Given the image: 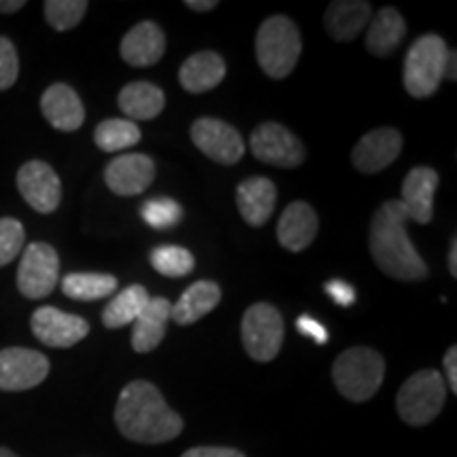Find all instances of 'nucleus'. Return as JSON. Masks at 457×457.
Returning <instances> with one entry per match:
<instances>
[{"label": "nucleus", "mask_w": 457, "mask_h": 457, "mask_svg": "<svg viewBox=\"0 0 457 457\" xmlns=\"http://www.w3.org/2000/svg\"><path fill=\"white\" fill-rule=\"evenodd\" d=\"M370 4L362 0H337L324 13V28L337 43H350L369 26Z\"/></svg>", "instance_id": "412c9836"}, {"label": "nucleus", "mask_w": 457, "mask_h": 457, "mask_svg": "<svg viewBox=\"0 0 457 457\" xmlns=\"http://www.w3.org/2000/svg\"><path fill=\"white\" fill-rule=\"evenodd\" d=\"M26 242V231L20 220L0 219V267L13 262Z\"/></svg>", "instance_id": "473e14b6"}, {"label": "nucleus", "mask_w": 457, "mask_h": 457, "mask_svg": "<svg viewBox=\"0 0 457 457\" xmlns=\"http://www.w3.org/2000/svg\"><path fill=\"white\" fill-rule=\"evenodd\" d=\"M324 290H327L330 299L341 307H350L356 303V290H353L347 282H343V279H330V282L324 286Z\"/></svg>", "instance_id": "f704fd0d"}, {"label": "nucleus", "mask_w": 457, "mask_h": 457, "mask_svg": "<svg viewBox=\"0 0 457 457\" xmlns=\"http://www.w3.org/2000/svg\"><path fill=\"white\" fill-rule=\"evenodd\" d=\"M386 362L379 352L370 347L345 350L333 364V379L343 398L352 403H367L384 384Z\"/></svg>", "instance_id": "20e7f679"}, {"label": "nucleus", "mask_w": 457, "mask_h": 457, "mask_svg": "<svg viewBox=\"0 0 457 457\" xmlns=\"http://www.w3.org/2000/svg\"><path fill=\"white\" fill-rule=\"evenodd\" d=\"M142 220L153 228H171L182 220V208L179 202L170 197H155L148 199L142 205Z\"/></svg>", "instance_id": "2f4dec72"}, {"label": "nucleus", "mask_w": 457, "mask_h": 457, "mask_svg": "<svg viewBox=\"0 0 457 457\" xmlns=\"http://www.w3.org/2000/svg\"><path fill=\"white\" fill-rule=\"evenodd\" d=\"M157 168L148 155H140V153H129V155H121L112 159L106 165L104 180L106 187L111 188L114 195L121 197H134L145 193L148 187L155 180Z\"/></svg>", "instance_id": "4468645a"}, {"label": "nucleus", "mask_w": 457, "mask_h": 457, "mask_svg": "<svg viewBox=\"0 0 457 457\" xmlns=\"http://www.w3.org/2000/svg\"><path fill=\"white\" fill-rule=\"evenodd\" d=\"M447 398V384L434 369L417 370L396 394V411L409 426H426L441 413Z\"/></svg>", "instance_id": "423d86ee"}, {"label": "nucleus", "mask_w": 457, "mask_h": 457, "mask_svg": "<svg viewBox=\"0 0 457 457\" xmlns=\"http://www.w3.org/2000/svg\"><path fill=\"white\" fill-rule=\"evenodd\" d=\"M455 64H457V54L453 49H451L449 55H447V64H445V79H449V81H455V79H457Z\"/></svg>", "instance_id": "ea45409f"}, {"label": "nucleus", "mask_w": 457, "mask_h": 457, "mask_svg": "<svg viewBox=\"0 0 457 457\" xmlns=\"http://www.w3.org/2000/svg\"><path fill=\"white\" fill-rule=\"evenodd\" d=\"M220 286L212 282V279H202V282L191 284L182 293L179 303L171 305L170 320H174L180 327H187V324H195L199 320L212 313L216 305L220 303Z\"/></svg>", "instance_id": "b1692460"}, {"label": "nucleus", "mask_w": 457, "mask_h": 457, "mask_svg": "<svg viewBox=\"0 0 457 457\" xmlns=\"http://www.w3.org/2000/svg\"><path fill=\"white\" fill-rule=\"evenodd\" d=\"M0 457H17L13 451H9V449H4V447H0Z\"/></svg>", "instance_id": "37998d69"}, {"label": "nucleus", "mask_w": 457, "mask_h": 457, "mask_svg": "<svg viewBox=\"0 0 457 457\" xmlns=\"http://www.w3.org/2000/svg\"><path fill=\"white\" fill-rule=\"evenodd\" d=\"M30 327L34 337L49 347H72L89 335L87 320L55 307H41L34 312Z\"/></svg>", "instance_id": "ddd939ff"}, {"label": "nucleus", "mask_w": 457, "mask_h": 457, "mask_svg": "<svg viewBox=\"0 0 457 457\" xmlns=\"http://www.w3.org/2000/svg\"><path fill=\"white\" fill-rule=\"evenodd\" d=\"M443 367H445V375H447L451 392L457 394V347L455 345L449 347V352L445 353Z\"/></svg>", "instance_id": "4c0bfd02"}, {"label": "nucleus", "mask_w": 457, "mask_h": 457, "mask_svg": "<svg viewBox=\"0 0 457 457\" xmlns=\"http://www.w3.org/2000/svg\"><path fill=\"white\" fill-rule=\"evenodd\" d=\"M165 94L148 81L128 83L119 91V108L129 121H151L162 114Z\"/></svg>", "instance_id": "393cba45"}, {"label": "nucleus", "mask_w": 457, "mask_h": 457, "mask_svg": "<svg viewBox=\"0 0 457 457\" xmlns=\"http://www.w3.org/2000/svg\"><path fill=\"white\" fill-rule=\"evenodd\" d=\"M117 290V278L108 273H68L62 279V293L74 301H98Z\"/></svg>", "instance_id": "cd10ccee"}, {"label": "nucleus", "mask_w": 457, "mask_h": 457, "mask_svg": "<svg viewBox=\"0 0 457 457\" xmlns=\"http://www.w3.org/2000/svg\"><path fill=\"white\" fill-rule=\"evenodd\" d=\"M449 47L436 34H426L411 45L404 57L403 81L409 96L415 100H426L436 94L445 79Z\"/></svg>", "instance_id": "39448f33"}, {"label": "nucleus", "mask_w": 457, "mask_h": 457, "mask_svg": "<svg viewBox=\"0 0 457 457\" xmlns=\"http://www.w3.org/2000/svg\"><path fill=\"white\" fill-rule=\"evenodd\" d=\"M182 457H245L242 451L228 447H193L182 453Z\"/></svg>", "instance_id": "e433bc0d"}, {"label": "nucleus", "mask_w": 457, "mask_h": 457, "mask_svg": "<svg viewBox=\"0 0 457 457\" xmlns=\"http://www.w3.org/2000/svg\"><path fill=\"white\" fill-rule=\"evenodd\" d=\"M185 7L191 11H199V13H205V11H212L219 7V3H216V0H187Z\"/></svg>", "instance_id": "58836bf2"}, {"label": "nucleus", "mask_w": 457, "mask_h": 457, "mask_svg": "<svg viewBox=\"0 0 457 457\" xmlns=\"http://www.w3.org/2000/svg\"><path fill=\"white\" fill-rule=\"evenodd\" d=\"M165 54V34L155 21H140L125 34L121 57L134 68L155 66Z\"/></svg>", "instance_id": "aec40b11"}, {"label": "nucleus", "mask_w": 457, "mask_h": 457, "mask_svg": "<svg viewBox=\"0 0 457 457\" xmlns=\"http://www.w3.org/2000/svg\"><path fill=\"white\" fill-rule=\"evenodd\" d=\"M148 301H151V296H148L145 286L131 284L108 303L104 313H102V324L106 328H123L128 324H134L136 318L145 312Z\"/></svg>", "instance_id": "bb28decb"}, {"label": "nucleus", "mask_w": 457, "mask_h": 457, "mask_svg": "<svg viewBox=\"0 0 457 457\" xmlns=\"http://www.w3.org/2000/svg\"><path fill=\"white\" fill-rule=\"evenodd\" d=\"M403 151V136L394 128H377L364 134L352 151L353 168L362 174H377L390 168Z\"/></svg>", "instance_id": "2eb2a0df"}, {"label": "nucleus", "mask_w": 457, "mask_h": 457, "mask_svg": "<svg viewBox=\"0 0 457 457\" xmlns=\"http://www.w3.org/2000/svg\"><path fill=\"white\" fill-rule=\"evenodd\" d=\"M236 202L239 214L250 227H262L270 222L273 210H276L278 188L270 179L253 176V179L239 182Z\"/></svg>", "instance_id": "f3484780"}, {"label": "nucleus", "mask_w": 457, "mask_h": 457, "mask_svg": "<svg viewBox=\"0 0 457 457\" xmlns=\"http://www.w3.org/2000/svg\"><path fill=\"white\" fill-rule=\"evenodd\" d=\"M278 242L290 253H303L318 236V214L305 202H295L284 210L278 222Z\"/></svg>", "instance_id": "a211bd4d"}, {"label": "nucleus", "mask_w": 457, "mask_h": 457, "mask_svg": "<svg viewBox=\"0 0 457 457\" xmlns=\"http://www.w3.org/2000/svg\"><path fill=\"white\" fill-rule=\"evenodd\" d=\"M43 117L51 128L60 131H77L85 121V108L81 98L71 85L55 83L45 91L41 98Z\"/></svg>", "instance_id": "6ab92c4d"}, {"label": "nucleus", "mask_w": 457, "mask_h": 457, "mask_svg": "<svg viewBox=\"0 0 457 457\" xmlns=\"http://www.w3.org/2000/svg\"><path fill=\"white\" fill-rule=\"evenodd\" d=\"M284 341V320L271 303H254L242 318V343L256 362H270Z\"/></svg>", "instance_id": "0eeeda50"}, {"label": "nucleus", "mask_w": 457, "mask_h": 457, "mask_svg": "<svg viewBox=\"0 0 457 457\" xmlns=\"http://www.w3.org/2000/svg\"><path fill=\"white\" fill-rule=\"evenodd\" d=\"M191 140L205 157L222 165H233L244 157L242 134L220 119L202 117L191 125Z\"/></svg>", "instance_id": "9d476101"}, {"label": "nucleus", "mask_w": 457, "mask_h": 457, "mask_svg": "<svg viewBox=\"0 0 457 457\" xmlns=\"http://www.w3.org/2000/svg\"><path fill=\"white\" fill-rule=\"evenodd\" d=\"M49 375V360L41 352L9 347L0 352V390L24 392L41 386Z\"/></svg>", "instance_id": "9b49d317"}, {"label": "nucleus", "mask_w": 457, "mask_h": 457, "mask_svg": "<svg viewBox=\"0 0 457 457\" xmlns=\"http://www.w3.org/2000/svg\"><path fill=\"white\" fill-rule=\"evenodd\" d=\"M301 55V34L290 17L273 15L256 32V62L271 79H286Z\"/></svg>", "instance_id": "7ed1b4c3"}, {"label": "nucleus", "mask_w": 457, "mask_h": 457, "mask_svg": "<svg viewBox=\"0 0 457 457\" xmlns=\"http://www.w3.org/2000/svg\"><path fill=\"white\" fill-rule=\"evenodd\" d=\"M227 74L225 60L214 51H199L187 57L180 66V85L188 94H205V91L219 87Z\"/></svg>", "instance_id": "4be33fe9"}, {"label": "nucleus", "mask_w": 457, "mask_h": 457, "mask_svg": "<svg viewBox=\"0 0 457 457\" xmlns=\"http://www.w3.org/2000/svg\"><path fill=\"white\" fill-rule=\"evenodd\" d=\"M449 271L451 276H457V239L453 237V242H451V250H449Z\"/></svg>", "instance_id": "79ce46f5"}, {"label": "nucleus", "mask_w": 457, "mask_h": 457, "mask_svg": "<svg viewBox=\"0 0 457 457\" xmlns=\"http://www.w3.org/2000/svg\"><path fill=\"white\" fill-rule=\"evenodd\" d=\"M407 34V24L396 9L386 7L377 13L369 24L367 49L377 57H386L398 49Z\"/></svg>", "instance_id": "a878e982"}, {"label": "nucleus", "mask_w": 457, "mask_h": 457, "mask_svg": "<svg viewBox=\"0 0 457 457\" xmlns=\"http://www.w3.org/2000/svg\"><path fill=\"white\" fill-rule=\"evenodd\" d=\"M151 265L165 278H185L195 267V259L180 245H157L151 253Z\"/></svg>", "instance_id": "c756f323"}, {"label": "nucleus", "mask_w": 457, "mask_h": 457, "mask_svg": "<svg viewBox=\"0 0 457 457\" xmlns=\"http://www.w3.org/2000/svg\"><path fill=\"white\" fill-rule=\"evenodd\" d=\"M409 214L400 199H390L370 220V254L386 276L403 282H420L428 276V265L415 250L407 233Z\"/></svg>", "instance_id": "f03ea898"}, {"label": "nucleus", "mask_w": 457, "mask_h": 457, "mask_svg": "<svg viewBox=\"0 0 457 457\" xmlns=\"http://www.w3.org/2000/svg\"><path fill=\"white\" fill-rule=\"evenodd\" d=\"M114 421L131 443L162 445L182 432V417L171 411L151 381H131L119 394Z\"/></svg>", "instance_id": "f257e3e1"}, {"label": "nucleus", "mask_w": 457, "mask_h": 457, "mask_svg": "<svg viewBox=\"0 0 457 457\" xmlns=\"http://www.w3.org/2000/svg\"><path fill=\"white\" fill-rule=\"evenodd\" d=\"M438 187V174L432 168L420 165L407 174L403 182V197L400 204L407 210L409 220L428 225L434 216V193Z\"/></svg>", "instance_id": "dca6fc26"}, {"label": "nucleus", "mask_w": 457, "mask_h": 457, "mask_svg": "<svg viewBox=\"0 0 457 457\" xmlns=\"http://www.w3.org/2000/svg\"><path fill=\"white\" fill-rule=\"evenodd\" d=\"M140 128L129 119H106L94 131V142L100 151L119 153L140 142Z\"/></svg>", "instance_id": "c85d7f7f"}, {"label": "nucleus", "mask_w": 457, "mask_h": 457, "mask_svg": "<svg viewBox=\"0 0 457 457\" xmlns=\"http://www.w3.org/2000/svg\"><path fill=\"white\" fill-rule=\"evenodd\" d=\"M17 74H20V57L13 43L0 37V91L9 89L17 81Z\"/></svg>", "instance_id": "72a5a7b5"}, {"label": "nucleus", "mask_w": 457, "mask_h": 457, "mask_svg": "<svg viewBox=\"0 0 457 457\" xmlns=\"http://www.w3.org/2000/svg\"><path fill=\"white\" fill-rule=\"evenodd\" d=\"M60 279V256L49 244L26 245L17 270V288L26 299H43L55 290Z\"/></svg>", "instance_id": "6e6552de"}, {"label": "nucleus", "mask_w": 457, "mask_h": 457, "mask_svg": "<svg viewBox=\"0 0 457 457\" xmlns=\"http://www.w3.org/2000/svg\"><path fill=\"white\" fill-rule=\"evenodd\" d=\"M296 330H299L301 335L310 337V339L320 343V345H324V343L328 341V330L324 328L318 320H313L312 316H301L299 320H296Z\"/></svg>", "instance_id": "c9c22d12"}, {"label": "nucleus", "mask_w": 457, "mask_h": 457, "mask_svg": "<svg viewBox=\"0 0 457 457\" xmlns=\"http://www.w3.org/2000/svg\"><path fill=\"white\" fill-rule=\"evenodd\" d=\"M17 188L32 210L41 214L55 212L62 202V182L55 170L45 162H28L17 171Z\"/></svg>", "instance_id": "f8f14e48"}, {"label": "nucleus", "mask_w": 457, "mask_h": 457, "mask_svg": "<svg viewBox=\"0 0 457 457\" xmlns=\"http://www.w3.org/2000/svg\"><path fill=\"white\" fill-rule=\"evenodd\" d=\"M87 9L89 4L85 0H47L45 3V17H47L49 26L54 30L66 32L79 26Z\"/></svg>", "instance_id": "7c9ffc66"}, {"label": "nucleus", "mask_w": 457, "mask_h": 457, "mask_svg": "<svg viewBox=\"0 0 457 457\" xmlns=\"http://www.w3.org/2000/svg\"><path fill=\"white\" fill-rule=\"evenodd\" d=\"M24 0H11V3H4L0 0V13H15V11L24 9Z\"/></svg>", "instance_id": "a19ab883"}, {"label": "nucleus", "mask_w": 457, "mask_h": 457, "mask_svg": "<svg viewBox=\"0 0 457 457\" xmlns=\"http://www.w3.org/2000/svg\"><path fill=\"white\" fill-rule=\"evenodd\" d=\"M170 313L171 303L165 296H151L145 312L134 322V333H131V347H134V352L148 353L159 347V343L165 337Z\"/></svg>", "instance_id": "5701e85b"}, {"label": "nucleus", "mask_w": 457, "mask_h": 457, "mask_svg": "<svg viewBox=\"0 0 457 457\" xmlns=\"http://www.w3.org/2000/svg\"><path fill=\"white\" fill-rule=\"evenodd\" d=\"M250 148L259 162L278 168H299L305 162V146L279 123H262L250 136Z\"/></svg>", "instance_id": "1a4fd4ad"}]
</instances>
